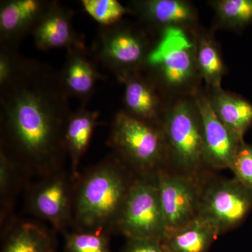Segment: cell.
I'll list each match as a JSON object with an SVG mask.
<instances>
[{
  "mask_svg": "<svg viewBox=\"0 0 252 252\" xmlns=\"http://www.w3.org/2000/svg\"><path fill=\"white\" fill-rule=\"evenodd\" d=\"M69 98L57 69L24 58L0 86L1 150L24 170L43 177L60 170L67 155Z\"/></svg>",
  "mask_w": 252,
  "mask_h": 252,
  "instance_id": "1",
  "label": "cell"
},
{
  "mask_svg": "<svg viewBox=\"0 0 252 252\" xmlns=\"http://www.w3.org/2000/svg\"><path fill=\"white\" fill-rule=\"evenodd\" d=\"M132 178L116 156L91 168L74 194L72 220L77 230H114Z\"/></svg>",
  "mask_w": 252,
  "mask_h": 252,
  "instance_id": "2",
  "label": "cell"
},
{
  "mask_svg": "<svg viewBox=\"0 0 252 252\" xmlns=\"http://www.w3.org/2000/svg\"><path fill=\"white\" fill-rule=\"evenodd\" d=\"M197 32L182 28L162 30L147 59L144 72L169 101L193 96L200 89Z\"/></svg>",
  "mask_w": 252,
  "mask_h": 252,
  "instance_id": "3",
  "label": "cell"
},
{
  "mask_svg": "<svg viewBox=\"0 0 252 252\" xmlns=\"http://www.w3.org/2000/svg\"><path fill=\"white\" fill-rule=\"evenodd\" d=\"M167 165L176 172L201 176L207 167L201 117L194 96L170 102L162 118Z\"/></svg>",
  "mask_w": 252,
  "mask_h": 252,
  "instance_id": "4",
  "label": "cell"
},
{
  "mask_svg": "<svg viewBox=\"0 0 252 252\" xmlns=\"http://www.w3.org/2000/svg\"><path fill=\"white\" fill-rule=\"evenodd\" d=\"M109 144L116 157L137 175H153L166 167V146L161 126L135 119L123 109L113 119Z\"/></svg>",
  "mask_w": 252,
  "mask_h": 252,
  "instance_id": "5",
  "label": "cell"
},
{
  "mask_svg": "<svg viewBox=\"0 0 252 252\" xmlns=\"http://www.w3.org/2000/svg\"><path fill=\"white\" fill-rule=\"evenodd\" d=\"M150 32L143 27L121 21L99 28L94 41V57L122 81L144 72L151 51L155 45Z\"/></svg>",
  "mask_w": 252,
  "mask_h": 252,
  "instance_id": "6",
  "label": "cell"
},
{
  "mask_svg": "<svg viewBox=\"0 0 252 252\" xmlns=\"http://www.w3.org/2000/svg\"><path fill=\"white\" fill-rule=\"evenodd\" d=\"M157 174V173H156ZM156 174L137 175L132 178L117 230L129 239L162 242L167 233Z\"/></svg>",
  "mask_w": 252,
  "mask_h": 252,
  "instance_id": "7",
  "label": "cell"
},
{
  "mask_svg": "<svg viewBox=\"0 0 252 252\" xmlns=\"http://www.w3.org/2000/svg\"><path fill=\"white\" fill-rule=\"evenodd\" d=\"M252 210V192L236 179L205 181L198 217L220 235L241 224Z\"/></svg>",
  "mask_w": 252,
  "mask_h": 252,
  "instance_id": "8",
  "label": "cell"
},
{
  "mask_svg": "<svg viewBox=\"0 0 252 252\" xmlns=\"http://www.w3.org/2000/svg\"><path fill=\"white\" fill-rule=\"evenodd\" d=\"M167 233L179 229L198 217L205 180L201 176L170 172L156 174Z\"/></svg>",
  "mask_w": 252,
  "mask_h": 252,
  "instance_id": "9",
  "label": "cell"
},
{
  "mask_svg": "<svg viewBox=\"0 0 252 252\" xmlns=\"http://www.w3.org/2000/svg\"><path fill=\"white\" fill-rule=\"evenodd\" d=\"M60 171L44 176L32 185L26 203L31 213L61 231L72 221L74 194L67 176Z\"/></svg>",
  "mask_w": 252,
  "mask_h": 252,
  "instance_id": "10",
  "label": "cell"
},
{
  "mask_svg": "<svg viewBox=\"0 0 252 252\" xmlns=\"http://www.w3.org/2000/svg\"><path fill=\"white\" fill-rule=\"evenodd\" d=\"M201 117L205 158L212 169L230 168L239 145V140L220 122L214 112L207 93L199 89L193 94Z\"/></svg>",
  "mask_w": 252,
  "mask_h": 252,
  "instance_id": "11",
  "label": "cell"
},
{
  "mask_svg": "<svg viewBox=\"0 0 252 252\" xmlns=\"http://www.w3.org/2000/svg\"><path fill=\"white\" fill-rule=\"evenodd\" d=\"M74 12L58 1L47 4L31 34L38 49L43 51L64 49L69 51L85 47L84 37L78 34L72 24Z\"/></svg>",
  "mask_w": 252,
  "mask_h": 252,
  "instance_id": "12",
  "label": "cell"
},
{
  "mask_svg": "<svg viewBox=\"0 0 252 252\" xmlns=\"http://www.w3.org/2000/svg\"><path fill=\"white\" fill-rule=\"evenodd\" d=\"M124 85L123 110L142 122L160 126L170 102L155 83L144 72L123 79Z\"/></svg>",
  "mask_w": 252,
  "mask_h": 252,
  "instance_id": "13",
  "label": "cell"
},
{
  "mask_svg": "<svg viewBox=\"0 0 252 252\" xmlns=\"http://www.w3.org/2000/svg\"><path fill=\"white\" fill-rule=\"evenodd\" d=\"M148 30L160 33L168 28L196 31L198 12L194 5L185 0H136L127 6Z\"/></svg>",
  "mask_w": 252,
  "mask_h": 252,
  "instance_id": "14",
  "label": "cell"
},
{
  "mask_svg": "<svg viewBox=\"0 0 252 252\" xmlns=\"http://www.w3.org/2000/svg\"><path fill=\"white\" fill-rule=\"evenodd\" d=\"M96 63L86 46L76 48L67 51L65 62L60 71L63 89L69 97L79 99L82 105H86L93 97L97 82L104 79Z\"/></svg>",
  "mask_w": 252,
  "mask_h": 252,
  "instance_id": "15",
  "label": "cell"
},
{
  "mask_svg": "<svg viewBox=\"0 0 252 252\" xmlns=\"http://www.w3.org/2000/svg\"><path fill=\"white\" fill-rule=\"evenodd\" d=\"M48 1L6 0L0 4V44L18 47L21 40L31 34Z\"/></svg>",
  "mask_w": 252,
  "mask_h": 252,
  "instance_id": "16",
  "label": "cell"
},
{
  "mask_svg": "<svg viewBox=\"0 0 252 252\" xmlns=\"http://www.w3.org/2000/svg\"><path fill=\"white\" fill-rule=\"evenodd\" d=\"M214 112L239 140L252 126V103L238 94L223 89L207 91Z\"/></svg>",
  "mask_w": 252,
  "mask_h": 252,
  "instance_id": "17",
  "label": "cell"
},
{
  "mask_svg": "<svg viewBox=\"0 0 252 252\" xmlns=\"http://www.w3.org/2000/svg\"><path fill=\"white\" fill-rule=\"evenodd\" d=\"M99 112L90 111L82 105L72 112L64 132V144L71 160L73 178L79 176V163L90 144L98 122Z\"/></svg>",
  "mask_w": 252,
  "mask_h": 252,
  "instance_id": "18",
  "label": "cell"
},
{
  "mask_svg": "<svg viewBox=\"0 0 252 252\" xmlns=\"http://www.w3.org/2000/svg\"><path fill=\"white\" fill-rule=\"evenodd\" d=\"M1 252H56V238L37 223H12L6 229Z\"/></svg>",
  "mask_w": 252,
  "mask_h": 252,
  "instance_id": "19",
  "label": "cell"
},
{
  "mask_svg": "<svg viewBox=\"0 0 252 252\" xmlns=\"http://www.w3.org/2000/svg\"><path fill=\"white\" fill-rule=\"evenodd\" d=\"M220 235L213 225L197 217L185 226L167 233L162 244L167 252H207Z\"/></svg>",
  "mask_w": 252,
  "mask_h": 252,
  "instance_id": "20",
  "label": "cell"
},
{
  "mask_svg": "<svg viewBox=\"0 0 252 252\" xmlns=\"http://www.w3.org/2000/svg\"><path fill=\"white\" fill-rule=\"evenodd\" d=\"M196 63L202 81L206 83L207 91L221 89L226 68L220 48L210 32H197Z\"/></svg>",
  "mask_w": 252,
  "mask_h": 252,
  "instance_id": "21",
  "label": "cell"
},
{
  "mask_svg": "<svg viewBox=\"0 0 252 252\" xmlns=\"http://www.w3.org/2000/svg\"><path fill=\"white\" fill-rule=\"evenodd\" d=\"M210 4L218 27L241 31L252 25V0H214Z\"/></svg>",
  "mask_w": 252,
  "mask_h": 252,
  "instance_id": "22",
  "label": "cell"
},
{
  "mask_svg": "<svg viewBox=\"0 0 252 252\" xmlns=\"http://www.w3.org/2000/svg\"><path fill=\"white\" fill-rule=\"evenodd\" d=\"M23 167L0 150V195L1 221L6 223L12 207L13 198L20 185V170Z\"/></svg>",
  "mask_w": 252,
  "mask_h": 252,
  "instance_id": "23",
  "label": "cell"
},
{
  "mask_svg": "<svg viewBox=\"0 0 252 252\" xmlns=\"http://www.w3.org/2000/svg\"><path fill=\"white\" fill-rule=\"evenodd\" d=\"M83 7L102 27H108L122 21L130 9L117 0H82Z\"/></svg>",
  "mask_w": 252,
  "mask_h": 252,
  "instance_id": "24",
  "label": "cell"
},
{
  "mask_svg": "<svg viewBox=\"0 0 252 252\" xmlns=\"http://www.w3.org/2000/svg\"><path fill=\"white\" fill-rule=\"evenodd\" d=\"M64 250L65 252H111L110 239L107 232L77 230L66 234Z\"/></svg>",
  "mask_w": 252,
  "mask_h": 252,
  "instance_id": "25",
  "label": "cell"
},
{
  "mask_svg": "<svg viewBox=\"0 0 252 252\" xmlns=\"http://www.w3.org/2000/svg\"><path fill=\"white\" fill-rule=\"evenodd\" d=\"M229 169L234 178L252 192V144L241 142Z\"/></svg>",
  "mask_w": 252,
  "mask_h": 252,
  "instance_id": "26",
  "label": "cell"
},
{
  "mask_svg": "<svg viewBox=\"0 0 252 252\" xmlns=\"http://www.w3.org/2000/svg\"><path fill=\"white\" fill-rule=\"evenodd\" d=\"M24 58L18 52V47L1 46L0 48V86L12 77Z\"/></svg>",
  "mask_w": 252,
  "mask_h": 252,
  "instance_id": "27",
  "label": "cell"
},
{
  "mask_svg": "<svg viewBox=\"0 0 252 252\" xmlns=\"http://www.w3.org/2000/svg\"><path fill=\"white\" fill-rule=\"evenodd\" d=\"M122 252H167L162 242L153 240H127Z\"/></svg>",
  "mask_w": 252,
  "mask_h": 252,
  "instance_id": "28",
  "label": "cell"
}]
</instances>
